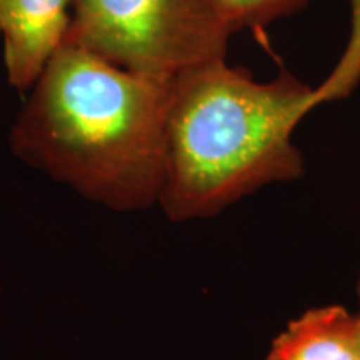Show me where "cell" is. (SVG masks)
Here are the masks:
<instances>
[{
	"instance_id": "cell-1",
	"label": "cell",
	"mask_w": 360,
	"mask_h": 360,
	"mask_svg": "<svg viewBox=\"0 0 360 360\" xmlns=\"http://www.w3.org/2000/svg\"><path fill=\"white\" fill-rule=\"evenodd\" d=\"M174 79L64 44L29 89L8 134L27 167L112 212L159 202Z\"/></svg>"
},
{
	"instance_id": "cell-2",
	"label": "cell",
	"mask_w": 360,
	"mask_h": 360,
	"mask_svg": "<svg viewBox=\"0 0 360 360\" xmlns=\"http://www.w3.org/2000/svg\"><path fill=\"white\" fill-rule=\"evenodd\" d=\"M319 105L317 89L285 69L267 82L227 58L180 72L157 207L170 222L214 219L262 187L302 179L294 132Z\"/></svg>"
},
{
	"instance_id": "cell-3",
	"label": "cell",
	"mask_w": 360,
	"mask_h": 360,
	"mask_svg": "<svg viewBox=\"0 0 360 360\" xmlns=\"http://www.w3.org/2000/svg\"><path fill=\"white\" fill-rule=\"evenodd\" d=\"M232 35L214 0H72L65 44L137 74L174 79L227 58Z\"/></svg>"
},
{
	"instance_id": "cell-4",
	"label": "cell",
	"mask_w": 360,
	"mask_h": 360,
	"mask_svg": "<svg viewBox=\"0 0 360 360\" xmlns=\"http://www.w3.org/2000/svg\"><path fill=\"white\" fill-rule=\"evenodd\" d=\"M72 0H0V40L11 87L29 92L65 44Z\"/></svg>"
},
{
	"instance_id": "cell-5",
	"label": "cell",
	"mask_w": 360,
	"mask_h": 360,
	"mask_svg": "<svg viewBox=\"0 0 360 360\" xmlns=\"http://www.w3.org/2000/svg\"><path fill=\"white\" fill-rule=\"evenodd\" d=\"M265 360H360L359 315L337 304L305 310L272 340Z\"/></svg>"
},
{
	"instance_id": "cell-6",
	"label": "cell",
	"mask_w": 360,
	"mask_h": 360,
	"mask_svg": "<svg viewBox=\"0 0 360 360\" xmlns=\"http://www.w3.org/2000/svg\"><path fill=\"white\" fill-rule=\"evenodd\" d=\"M222 19L233 34L264 29L283 17L299 12L309 0H214Z\"/></svg>"
},
{
	"instance_id": "cell-7",
	"label": "cell",
	"mask_w": 360,
	"mask_h": 360,
	"mask_svg": "<svg viewBox=\"0 0 360 360\" xmlns=\"http://www.w3.org/2000/svg\"><path fill=\"white\" fill-rule=\"evenodd\" d=\"M350 2H352L354 13L352 34L339 64L317 87L321 103L349 97L360 82V0H350Z\"/></svg>"
},
{
	"instance_id": "cell-8",
	"label": "cell",
	"mask_w": 360,
	"mask_h": 360,
	"mask_svg": "<svg viewBox=\"0 0 360 360\" xmlns=\"http://www.w3.org/2000/svg\"><path fill=\"white\" fill-rule=\"evenodd\" d=\"M355 290H357V299H359V321H360V274H359V281H357V287H355Z\"/></svg>"
}]
</instances>
